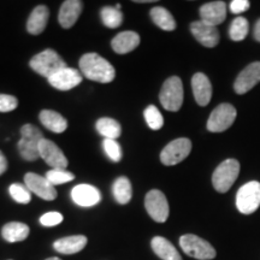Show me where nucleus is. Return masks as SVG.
<instances>
[{"label":"nucleus","instance_id":"f8f14e48","mask_svg":"<svg viewBox=\"0 0 260 260\" xmlns=\"http://www.w3.org/2000/svg\"><path fill=\"white\" fill-rule=\"evenodd\" d=\"M39 151H40V158L44 159L52 169L65 170L69 164L61 149L51 140H41L40 145H39Z\"/></svg>","mask_w":260,"mask_h":260},{"label":"nucleus","instance_id":"a878e982","mask_svg":"<svg viewBox=\"0 0 260 260\" xmlns=\"http://www.w3.org/2000/svg\"><path fill=\"white\" fill-rule=\"evenodd\" d=\"M149 15H151L152 21H153L159 28L162 29V30L171 31L175 30V28H176V21H175L172 15L165 8L155 6V8L151 10Z\"/></svg>","mask_w":260,"mask_h":260},{"label":"nucleus","instance_id":"ddd939ff","mask_svg":"<svg viewBox=\"0 0 260 260\" xmlns=\"http://www.w3.org/2000/svg\"><path fill=\"white\" fill-rule=\"evenodd\" d=\"M260 82V61H254L243 69L234 83V89L237 94H245L254 88Z\"/></svg>","mask_w":260,"mask_h":260},{"label":"nucleus","instance_id":"c756f323","mask_svg":"<svg viewBox=\"0 0 260 260\" xmlns=\"http://www.w3.org/2000/svg\"><path fill=\"white\" fill-rule=\"evenodd\" d=\"M248 21L245 17H236L229 28V37L233 41H242L248 34Z\"/></svg>","mask_w":260,"mask_h":260},{"label":"nucleus","instance_id":"b1692460","mask_svg":"<svg viewBox=\"0 0 260 260\" xmlns=\"http://www.w3.org/2000/svg\"><path fill=\"white\" fill-rule=\"evenodd\" d=\"M39 118H40V122L45 128L53 133H57V134L64 133L68 128L67 119L60 113L52 111V110H42Z\"/></svg>","mask_w":260,"mask_h":260},{"label":"nucleus","instance_id":"ea45409f","mask_svg":"<svg viewBox=\"0 0 260 260\" xmlns=\"http://www.w3.org/2000/svg\"><path fill=\"white\" fill-rule=\"evenodd\" d=\"M46 260H61V259L57 258V256H53V258H48V259H46Z\"/></svg>","mask_w":260,"mask_h":260},{"label":"nucleus","instance_id":"2f4dec72","mask_svg":"<svg viewBox=\"0 0 260 260\" xmlns=\"http://www.w3.org/2000/svg\"><path fill=\"white\" fill-rule=\"evenodd\" d=\"M9 193L11 195V198L16 203L18 204H28L31 200V194L30 190L23 184L14 183L11 184L9 188Z\"/></svg>","mask_w":260,"mask_h":260},{"label":"nucleus","instance_id":"58836bf2","mask_svg":"<svg viewBox=\"0 0 260 260\" xmlns=\"http://www.w3.org/2000/svg\"><path fill=\"white\" fill-rule=\"evenodd\" d=\"M254 38L256 41L260 42V19H258L254 27Z\"/></svg>","mask_w":260,"mask_h":260},{"label":"nucleus","instance_id":"20e7f679","mask_svg":"<svg viewBox=\"0 0 260 260\" xmlns=\"http://www.w3.org/2000/svg\"><path fill=\"white\" fill-rule=\"evenodd\" d=\"M240 174V162L236 159H226L217 167L212 175V184L219 193H226L235 183Z\"/></svg>","mask_w":260,"mask_h":260},{"label":"nucleus","instance_id":"7ed1b4c3","mask_svg":"<svg viewBox=\"0 0 260 260\" xmlns=\"http://www.w3.org/2000/svg\"><path fill=\"white\" fill-rule=\"evenodd\" d=\"M29 65H30V68L35 73L46 77L47 80L59 70L68 68L63 58L56 51L50 50V48L32 57Z\"/></svg>","mask_w":260,"mask_h":260},{"label":"nucleus","instance_id":"c85d7f7f","mask_svg":"<svg viewBox=\"0 0 260 260\" xmlns=\"http://www.w3.org/2000/svg\"><path fill=\"white\" fill-rule=\"evenodd\" d=\"M100 16H102L103 23L107 28H118L123 22L122 12L119 10H117L115 6H105V8H103Z\"/></svg>","mask_w":260,"mask_h":260},{"label":"nucleus","instance_id":"cd10ccee","mask_svg":"<svg viewBox=\"0 0 260 260\" xmlns=\"http://www.w3.org/2000/svg\"><path fill=\"white\" fill-rule=\"evenodd\" d=\"M95 128L100 135L104 136L105 139L110 140H116L121 136L122 133V126L116 119L112 118H100L98 119Z\"/></svg>","mask_w":260,"mask_h":260},{"label":"nucleus","instance_id":"bb28decb","mask_svg":"<svg viewBox=\"0 0 260 260\" xmlns=\"http://www.w3.org/2000/svg\"><path fill=\"white\" fill-rule=\"evenodd\" d=\"M112 193L117 203L122 205L128 204L129 201L132 200L133 197L132 183H130V181L124 176L118 177L115 182H113Z\"/></svg>","mask_w":260,"mask_h":260},{"label":"nucleus","instance_id":"39448f33","mask_svg":"<svg viewBox=\"0 0 260 260\" xmlns=\"http://www.w3.org/2000/svg\"><path fill=\"white\" fill-rule=\"evenodd\" d=\"M183 84L181 79L177 76H172L169 77L162 84L159 99L165 110L176 112L183 104Z\"/></svg>","mask_w":260,"mask_h":260},{"label":"nucleus","instance_id":"f257e3e1","mask_svg":"<svg viewBox=\"0 0 260 260\" xmlns=\"http://www.w3.org/2000/svg\"><path fill=\"white\" fill-rule=\"evenodd\" d=\"M80 69L88 80L100 83L112 82L116 70L111 63L98 53H86L80 59Z\"/></svg>","mask_w":260,"mask_h":260},{"label":"nucleus","instance_id":"0eeeda50","mask_svg":"<svg viewBox=\"0 0 260 260\" xmlns=\"http://www.w3.org/2000/svg\"><path fill=\"white\" fill-rule=\"evenodd\" d=\"M260 206V182L251 181L237 190L236 207L243 214L255 212Z\"/></svg>","mask_w":260,"mask_h":260},{"label":"nucleus","instance_id":"412c9836","mask_svg":"<svg viewBox=\"0 0 260 260\" xmlns=\"http://www.w3.org/2000/svg\"><path fill=\"white\" fill-rule=\"evenodd\" d=\"M48 17H50V10L47 6L39 5L31 11L27 21V30L31 35H39L46 28Z\"/></svg>","mask_w":260,"mask_h":260},{"label":"nucleus","instance_id":"9d476101","mask_svg":"<svg viewBox=\"0 0 260 260\" xmlns=\"http://www.w3.org/2000/svg\"><path fill=\"white\" fill-rule=\"evenodd\" d=\"M145 207L151 218L158 223L167 222L169 217V204L164 193L158 189L149 190L145 198Z\"/></svg>","mask_w":260,"mask_h":260},{"label":"nucleus","instance_id":"393cba45","mask_svg":"<svg viewBox=\"0 0 260 260\" xmlns=\"http://www.w3.org/2000/svg\"><path fill=\"white\" fill-rule=\"evenodd\" d=\"M29 226L24 223H19V222H11L5 224L3 226L2 230V235L4 237V240H6L8 242H19V241H24L29 235Z\"/></svg>","mask_w":260,"mask_h":260},{"label":"nucleus","instance_id":"2eb2a0df","mask_svg":"<svg viewBox=\"0 0 260 260\" xmlns=\"http://www.w3.org/2000/svg\"><path fill=\"white\" fill-rule=\"evenodd\" d=\"M48 82L58 90H70L82 82V74L73 68H64L51 76Z\"/></svg>","mask_w":260,"mask_h":260},{"label":"nucleus","instance_id":"dca6fc26","mask_svg":"<svg viewBox=\"0 0 260 260\" xmlns=\"http://www.w3.org/2000/svg\"><path fill=\"white\" fill-rule=\"evenodd\" d=\"M71 198L77 206L92 207L102 200V194L98 188L90 184H79L71 190Z\"/></svg>","mask_w":260,"mask_h":260},{"label":"nucleus","instance_id":"9b49d317","mask_svg":"<svg viewBox=\"0 0 260 260\" xmlns=\"http://www.w3.org/2000/svg\"><path fill=\"white\" fill-rule=\"evenodd\" d=\"M24 183L30 193H35L44 200L52 201L56 199L58 195L56 188L46 177H42L34 172L25 174Z\"/></svg>","mask_w":260,"mask_h":260},{"label":"nucleus","instance_id":"423d86ee","mask_svg":"<svg viewBox=\"0 0 260 260\" xmlns=\"http://www.w3.org/2000/svg\"><path fill=\"white\" fill-rule=\"evenodd\" d=\"M180 246L182 251L191 258L199 260H211L216 258V249L213 248L212 245L206 240L193 235V234L181 236Z\"/></svg>","mask_w":260,"mask_h":260},{"label":"nucleus","instance_id":"f3484780","mask_svg":"<svg viewBox=\"0 0 260 260\" xmlns=\"http://www.w3.org/2000/svg\"><path fill=\"white\" fill-rule=\"evenodd\" d=\"M191 89L195 98V102L200 106L209 105L212 98V84L209 77L203 73H197L191 79Z\"/></svg>","mask_w":260,"mask_h":260},{"label":"nucleus","instance_id":"4468645a","mask_svg":"<svg viewBox=\"0 0 260 260\" xmlns=\"http://www.w3.org/2000/svg\"><path fill=\"white\" fill-rule=\"evenodd\" d=\"M190 31L194 38L205 47H216L219 42V31L217 27L204 21H195L190 24Z\"/></svg>","mask_w":260,"mask_h":260},{"label":"nucleus","instance_id":"72a5a7b5","mask_svg":"<svg viewBox=\"0 0 260 260\" xmlns=\"http://www.w3.org/2000/svg\"><path fill=\"white\" fill-rule=\"evenodd\" d=\"M103 147L107 157L111 159L112 161L117 162L122 159V155H123L122 148L116 140L105 139L103 142Z\"/></svg>","mask_w":260,"mask_h":260},{"label":"nucleus","instance_id":"6ab92c4d","mask_svg":"<svg viewBox=\"0 0 260 260\" xmlns=\"http://www.w3.org/2000/svg\"><path fill=\"white\" fill-rule=\"evenodd\" d=\"M83 4L80 0H67L60 6L58 21L59 24L65 29H69L76 23L79 19Z\"/></svg>","mask_w":260,"mask_h":260},{"label":"nucleus","instance_id":"6e6552de","mask_svg":"<svg viewBox=\"0 0 260 260\" xmlns=\"http://www.w3.org/2000/svg\"><path fill=\"white\" fill-rule=\"evenodd\" d=\"M236 109L232 104H220L213 110L207 121V129L211 133L225 132L233 125L236 118Z\"/></svg>","mask_w":260,"mask_h":260},{"label":"nucleus","instance_id":"f704fd0d","mask_svg":"<svg viewBox=\"0 0 260 260\" xmlns=\"http://www.w3.org/2000/svg\"><path fill=\"white\" fill-rule=\"evenodd\" d=\"M17 98L9 94H0V112H11L17 109Z\"/></svg>","mask_w":260,"mask_h":260},{"label":"nucleus","instance_id":"5701e85b","mask_svg":"<svg viewBox=\"0 0 260 260\" xmlns=\"http://www.w3.org/2000/svg\"><path fill=\"white\" fill-rule=\"evenodd\" d=\"M151 246L153 252L162 260H182V256L172 243L165 237L155 236L152 239Z\"/></svg>","mask_w":260,"mask_h":260},{"label":"nucleus","instance_id":"7c9ffc66","mask_svg":"<svg viewBox=\"0 0 260 260\" xmlns=\"http://www.w3.org/2000/svg\"><path fill=\"white\" fill-rule=\"evenodd\" d=\"M146 123L152 130H159L164 125V118L160 111L154 105H149L146 107L144 112Z\"/></svg>","mask_w":260,"mask_h":260},{"label":"nucleus","instance_id":"a211bd4d","mask_svg":"<svg viewBox=\"0 0 260 260\" xmlns=\"http://www.w3.org/2000/svg\"><path fill=\"white\" fill-rule=\"evenodd\" d=\"M199 11L201 21L214 27L223 23L226 18V4L224 2L206 3L201 6Z\"/></svg>","mask_w":260,"mask_h":260},{"label":"nucleus","instance_id":"aec40b11","mask_svg":"<svg viewBox=\"0 0 260 260\" xmlns=\"http://www.w3.org/2000/svg\"><path fill=\"white\" fill-rule=\"evenodd\" d=\"M140 45V37L135 31H122L112 39L111 46L118 54H126Z\"/></svg>","mask_w":260,"mask_h":260},{"label":"nucleus","instance_id":"4be33fe9","mask_svg":"<svg viewBox=\"0 0 260 260\" xmlns=\"http://www.w3.org/2000/svg\"><path fill=\"white\" fill-rule=\"evenodd\" d=\"M87 241L88 240L83 235L67 236L57 240L53 243V247L58 253H61V254H75V253L82 251L87 245Z\"/></svg>","mask_w":260,"mask_h":260},{"label":"nucleus","instance_id":"473e14b6","mask_svg":"<svg viewBox=\"0 0 260 260\" xmlns=\"http://www.w3.org/2000/svg\"><path fill=\"white\" fill-rule=\"evenodd\" d=\"M45 177H46L53 186L68 183V182L75 180V175L73 172H69L67 170H56V169H52V170L47 171Z\"/></svg>","mask_w":260,"mask_h":260},{"label":"nucleus","instance_id":"4c0bfd02","mask_svg":"<svg viewBox=\"0 0 260 260\" xmlns=\"http://www.w3.org/2000/svg\"><path fill=\"white\" fill-rule=\"evenodd\" d=\"M6 170H8V160H6L5 155L3 154V152L0 151V176H2Z\"/></svg>","mask_w":260,"mask_h":260},{"label":"nucleus","instance_id":"c9c22d12","mask_svg":"<svg viewBox=\"0 0 260 260\" xmlns=\"http://www.w3.org/2000/svg\"><path fill=\"white\" fill-rule=\"evenodd\" d=\"M63 222V216L59 212H47L40 217V223L44 226H56Z\"/></svg>","mask_w":260,"mask_h":260},{"label":"nucleus","instance_id":"f03ea898","mask_svg":"<svg viewBox=\"0 0 260 260\" xmlns=\"http://www.w3.org/2000/svg\"><path fill=\"white\" fill-rule=\"evenodd\" d=\"M41 130L32 124H25L21 128V140L18 141V151L21 157L28 161L40 158L39 145L44 140Z\"/></svg>","mask_w":260,"mask_h":260},{"label":"nucleus","instance_id":"1a4fd4ad","mask_svg":"<svg viewBox=\"0 0 260 260\" xmlns=\"http://www.w3.org/2000/svg\"><path fill=\"white\" fill-rule=\"evenodd\" d=\"M191 151V141L187 138H180L165 146L160 153V161L171 167L183 161Z\"/></svg>","mask_w":260,"mask_h":260},{"label":"nucleus","instance_id":"e433bc0d","mask_svg":"<svg viewBox=\"0 0 260 260\" xmlns=\"http://www.w3.org/2000/svg\"><path fill=\"white\" fill-rule=\"evenodd\" d=\"M249 6H251V3L248 0H233L230 3V11L233 14L239 15L242 14V12H246L249 9Z\"/></svg>","mask_w":260,"mask_h":260}]
</instances>
